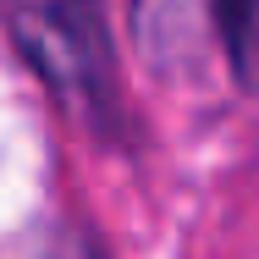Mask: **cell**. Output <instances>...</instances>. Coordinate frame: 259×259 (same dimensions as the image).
Here are the masks:
<instances>
[{"label": "cell", "mask_w": 259, "mask_h": 259, "mask_svg": "<svg viewBox=\"0 0 259 259\" xmlns=\"http://www.w3.org/2000/svg\"><path fill=\"white\" fill-rule=\"evenodd\" d=\"M0 22L11 50L28 61V72L72 116H83L100 133L116 127L121 89L100 0H0Z\"/></svg>", "instance_id": "6da1fadb"}, {"label": "cell", "mask_w": 259, "mask_h": 259, "mask_svg": "<svg viewBox=\"0 0 259 259\" xmlns=\"http://www.w3.org/2000/svg\"><path fill=\"white\" fill-rule=\"evenodd\" d=\"M209 22L221 33L237 89L259 94V0H209Z\"/></svg>", "instance_id": "7a4b0ae2"}]
</instances>
